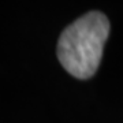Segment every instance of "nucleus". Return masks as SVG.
Wrapping results in <instances>:
<instances>
[{"instance_id": "f257e3e1", "label": "nucleus", "mask_w": 123, "mask_h": 123, "mask_svg": "<svg viewBox=\"0 0 123 123\" xmlns=\"http://www.w3.org/2000/svg\"><path fill=\"white\" fill-rule=\"evenodd\" d=\"M110 21L103 12L90 11L67 26L57 41V57L63 68L75 78L88 79L100 66Z\"/></svg>"}]
</instances>
